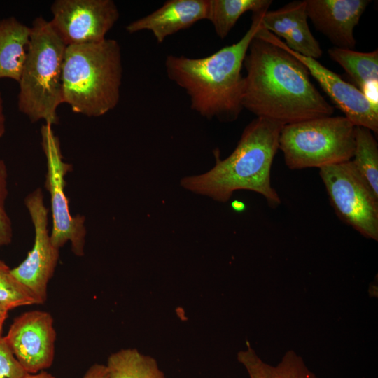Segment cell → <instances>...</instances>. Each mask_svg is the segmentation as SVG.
Wrapping results in <instances>:
<instances>
[{"mask_svg": "<svg viewBox=\"0 0 378 378\" xmlns=\"http://www.w3.org/2000/svg\"><path fill=\"white\" fill-rule=\"evenodd\" d=\"M243 66V108L257 118L285 125L334 113V107L312 83L307 67L267 38L255 34Z\"/></svg>", "mask_w": 378, "mask_h": 378, "instance_id": "1", "label": "cell"}, {"mask_svg": "<svg viewBox=\"0 0 378 378\" xmlns=\"http://www.w3.org/2000/svg\"><path fill=\"white\" fill-rule=\"evenodd\" d=\"M267 10L253 13L251 26L239 41L209 56L190 58L169 55L166 57L167 77L186 91L191 108L202 117L227 122L239 116L244 109V58Z\"/></svg>", "mask_w": 378, "mask_h": 378, "instance_id": "2", "label": "cell"}, {"mask_svg": "<svg viewBox=\"0 0 378 378\" xmlns=\"http://www.w3.org/2000/svg\"><path fill=\"white\" fill-rule=\"evenodd\" d=\"M283 126L255 118L244 128L230 155L222 160L219 150L215 149V165L204 174L183 177L181 186L220 202L228 201L237 190L253 191L264 197L270 207H278L281 199L272 186L270 173Z\"/></svg>", "mask_w": 378, "mask_h": 378, "instance_id": "3", "label": "cell"}, {"mask_svg": "<svg viewBox=\"0 0 378 378\" xmlns=\"http://www.w3.org/2000/svg\"><path fill=\"white\" fill-rule=\"evenodd\" d=\"M122 78L121 48L114 39L66 48L62 67L63 102L71 110L99 117L118 104Z\"/></svg>", "mask_w": 378, "mask_h": 378, "instance_id": "4", "label": "cell"}, {"mask_svg": "<svg viewBox=\"0 0 378 378\" xmlns=\"http://www.w3.org/2000/svg\"><path fill=\"white\" fill-rule=\"evenodd\" d=\"M26 59L20 75L18 105L31 121L57 124L63 102L62 67L66 46L49 21L38 17L30 27Z\"/></svg>", "mask_w": 378, "mask_h": 378, "instance_id": "5", "label": "cell"}, {"mask_svg": "<svg viewBox=\"0 0 378 378\" xmlns=\"http://www.w3.org/2000/svg\"><path fill=\"white\" fill-rule=\"evenodd\" d=\"M355 126L344 116H325L282 127L279 149L292 170L321 168L352 159Z\"/></svg>", "mask_w": 378, "mask_h": 378, "instance_id": "6", "label": "cell"}, {"mask_svg": "<svg viewBox=\"0 0 378 378\" xmlns=\"http://www.w3.org/2000/svg\"><path fill=\"white\" fill-rule=\"evenodd\" d=\"M319 175L338 218L363 237L378 240V195L351 160L319 169Z\"/></svg>", "mask_w": 378, "mask_h": 378, "instance_id": "7", "label": "cell"}, {"mask_svg": "<svg viewBox=\"0 0 378 378\" xmlns=\"http://www.w3.org/2000/svg\"><path fill=\"white\" fill-rule=\"evenodd\" d=\"M41 135L47 165L45 186L50 193L52 217L51 241L59 249L70 241L73 253L83 256L86 236L85 217L71 214L64 192L65 176L71 166L63 160L59 139L52 125H43Z\"/></svg>", "mask_w": 378, "mask_h": 378, "instance_id": "8", "label": "cell"}, {"mask_svg": "<svg viewBox=\"0 0 378 378\" xmlns=\"http://www.w3.org/2000/svg\"><path fill=\"white\" fill-rule=\"evenodd\" d=\"M34 230V241L27 258L16 267L13 275L32 295L36 304L47 299L48 285L54 275L59 258V249L51 241L48 224V214L43 194L37 188L24 200Z\"/></svg>", "mask_w": 378, "mask_h": 378, "instance_id": "9", "label": "cell"}, {"mask_svg": "<svg viewBox=\"0 0 378 378\" xmlns=\"http://www.w3.org/2000/svg\"><path fill=\"white\" fill-rule=\"evenodd\" d=\"M50 10L49 22L66 46L104 40L120 15L112 0H56Z\"/></svg>", "mask_w": 378, "mask_h": 378, "instance_id": "10", "label": "cell"}, {"mask_svg": "<svg viewBox=\"0 0 378 378\" xmlns=\"http://www.w3.org/2000/svg\"><path fill=\"white\" fill-rule=\"evenodd\" d=\"M257 34L283 48L301 62L344 116L354 126L365 127L376 134L378 132V105L372 103L357 87L343 80L317 59L293 51L284 41L262 27Z\"/></svg>", "mask_w": 378, "mask_h": 378, "instance_id": "11", "label": "cell"}, {"mask_svg": "<svg viewBox=\"0 0 378 378\" xmlns=\"http://www.w3.org/2000/svg\"><path fill=\"white\" fill-rule=\"evenodd\" d=\"M4 338L28 374L46 371L52 365L56 332L49 312L34 310L22 314L14 319Z\"/></svg>", "mask_w": 378, "mask_h": 378, "instance_id": "12", "label": "cell"}, {"mask_svg": "<svg viewBox=\"0 0 378 378\" xmlns=\"http://www.w3.org/2000/svg\"><path fill=\"white\" fill-rule=\"evenodd\" d=\"M370 3L369 0H306V10L316 29L336 48L352 49L355 27Z\"/></svg>", "mask_w": 378, "mask_h": 378, "instance_id": "13", "label": "cell"}, {"mask_svg": "<svg viewBox=\"0 0 378 378\" xmlns=\"http://www.w3.org/2000/svg\"><path fill=\"white\" fill-rule=\"evenodd\" d=\"M306 10V0L293 1L275 10L266 11L262 18V27L294 52L315 59L323 51L311 32Z\"/></svg>", "mask_w": 378, "mask_h": 378, "instance_id": "14", "label": "cell"}, {"mask_svg": "<svg viewBox=\"0 0 378 378\" xmlns=\"http://www.w3.org/2000/svg\"><path fill=\"white\" fill-rule=\"evenodd\" d=\"M208 0H169L151 13L132 21L126 31L134 34L150 31L158 43L171 35L206 20Z\"/></svg>", "mask_w": 378, "mask_h": 378, "instance_id": "15", "label": "cell"}, {"mask_svg": "<svg viewBox=\"0 0 378 378\" xmlns=\"http://www.w3.org/2000/svg\"><path fill=\"white\" fill-rule=\"evenodd\" d=\"M30 32L29 27L14 17L0 20V78L19 81Z\"/></svg>", "mask_w": 378, "mask_h": 378, "instance_id": "16", "label": "cell"}, {"mask_svg": "<svg viewBox=\"0 0 378 378\" xmlns=\"http://www.w3.org/2000/svg\"><path fill=\"white\" fill-rule=\"evenodd\" d=\"M246 350L237 354V360L245 368L249 378H316L302 357L293 351L285 354L275 366L263 361L247 342Z\"/></svg>", "mask_w": 378, "mask_h": 378, "instance_id": "17", "label": "cell"}, {"mask_svg": "<svg viewBox=\"0 0 378 378\" xmlns=\"http://www.w3.org/2000/svg\"><path fill=\"white\" fill-rule=\"evenodd\" d=\"M270 0H208L207 18L216 35L224 39L246 12L253 13L268 10Z\"/></svg>", "mask_w": 378, "mask_h": 378, "instance_id": "18", "label": "cell"}, {"mask_svg": "<svg viewBox=\"0 0 378 378\" xmlns=\"http://www.w3.org/2000/svg\"><path fill=\"white\" fill-rule=\"evenodd\" d=\"M330 58L339 64L363 92L369 85L377 83L378 51L363 52L352 49L332 48Z\"/></svg>", "mask_w": 378, "mask_h": 378, "instance_id": "19", "label": "cell"}, {"mask_svg": "<svg viewBox=\"0 0 378 378\" xmlns=\"http://www.w3.org/2000/svg\"><path fill=\"white\" fill-rule=\"evenodd\" d=\"M109 378H164L157 361L136 349L113 353L106 365Z\"/></svg>", "mask_w": 378, "mask_h": 378, "instance_id": "20", "label": "cell"}, {"mask_svg": "<svg viewBox=\"0 0 378 378\" xmlns=\"http://www.w3.org/2000/svg\"><path fill=\"white\" fill-rule=\"evenodd\" d=\"M354 166L378 195V144L370 130L355 126Z\"/></svg>", "mask_w": 378, "mask_h": 378, "instance_id": "21", "label": "cell"}, {"mask_svg": "<svg viewBox=\"0 0 378 378\" xmlns=\"http://www.w3.org/2000/svg\"><path fill=\"white\" fill-rule=\"evenodd\" d=\"M0 304L8 310L36 304L29 290L13 275L11 269L0 260Z\"/></svg>", "mask_w": 378, "mask_h": 378, "instance_id": "22", "label": "cell"}, {"mask_svg": "<svg viewBox=\"0 0 378 378\" xmlns=\"http://www.w3.org/2000/svg\"><path fill=\"white\" fill-rule=\"evenodd\" d=\"M8 173L4 160H0V247L8 245L12 240L11 220L6 209L8 196Z\"/></svg>", "mask_w": 378, "mask_h": 378, "instance_id": "23", "label": "cell"}, {"mask_svg": "<svg viewBox=\"0 0 378 378\" xmlns=\"http://www.w3.org/2000/svg\"><path fill=\"white\" fill-rule=\"evenodd\" d=\"M28 374L8 347L4 336H0V378H25Z\"/></svg>", "mask_w": 378, "mask_h": 378, "instance_id": "24", "label": "cell"}, {"mask_svg": "<svg viewBox=\"0 0 378 378\" xmlns=\"http://www.w3.org/2000/svg\"><path fill=\"white\" fill-rule=\"evenodd\" d=\"M83 378H109L106 365L93 364L88 369Z\"/></svg>", "mask_w": 378, "mask_h": 378, "instance_id": "25", "label": "cell"}, {"mask_svg": "<svg viewBox=\"0 0 378 378\" xmlns=\"http://www.w3.org/2000/svg\"><path fill=\"white\" fill-rule=\"evenodd\" d=\"M5 115L4 113V104L1 94L0 92V139L5 133Z\"/></svg>", "mask_w": 378, "mask_h": 378, "instance_id": "26", "label": "cell"}, {"mask_svg": "<svg viewBox=\"0 0 378 378\" xmlns=\"http://www.w3.org/2000/svg\"><path fill=\"white\" fill-rule=\"evenodd\" d=\"M8 309L0 304V336H2L4 323L7 318Z\"/></svg>", "mask_w": 378, "mask_h": 378, "instance_id": "27", "label": "cell"}, {"mask_svg": "<svg viewBox=\"0 0 378 378\" xmlns=\"http://www.w3.org/2000/svg\"><path fill=\"white\" fill-rule=\"evenodd\" d=\"M25 378H55V377L46 371H41L36 374H29Z\"/></svg>", "mask_w": 378, "mask_h": 378, "instance_id": "28", "label": "cell"}, {"mask_svg": "<svg viewBox=\"0 0 378 378\" xmlns=\"http://www.w3.org/2000/svg\"><path fill=\"white\" fill-rule=\"evenodd\" d=\"M231 206L236 211H242L245 209V204L240 201L234 200L232 202Z\"/></svg>", "mask_w": 378, "mask_h": 378, "instance_id": "29", "label": "cell"}]
</instances>
